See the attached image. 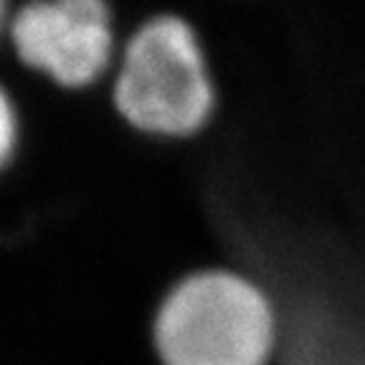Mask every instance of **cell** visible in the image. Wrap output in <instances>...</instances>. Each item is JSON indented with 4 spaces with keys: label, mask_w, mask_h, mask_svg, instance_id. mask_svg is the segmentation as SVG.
<instances>
[{
    "label": "cell",
    "mask_w": 365,
    "mask_h": 365,
    "mask_svg": "<svg viewBox=\"0 0 365 365\" xmlns=\"http://www.w3.org/2000/svg\"><path fill=\"white\" fill-rule=\"evenodd\" d=\"M158 365H272L282 314L272 292L236 267L180 274L150 317Z\"/></svg>",
    "instance_id": "cell-1"
},
{
    "label": "cell",
    "mask_w": 365,
    "mask_h": 365,
    "mask_svg": "<svg viewBox=\"0 0 365 365\" xmlns=\"http://www.w3.org/2000/svg\"><path fill=\"white\" fill-rule=\"evenodd\" d=\"M112 107L148 140H193L216 117L218 89L198 29L160 11L135 26L114 63Z\"/></svg>",
    "instance_id": "cell-2"
},
{
    "label": "cell",
    "mask_w": 365,
    "mask_h": 365,
    "mask_svg": "<svg viewBox=\"0 0 365 365\" xmlns=\"http://www.w3.org/2000/svg\"><path fill=\"white\" fill-rule=\"evenodd\" d=\"M18 58L63 89H86L114 68L117 23L102 0H38L13 16Z\"/></svg>",
    "instance_id": "cell-3"
},
{
    "label": "cell",
    "mask_w": 365,
    "mask_h": 365,
    "mask_svg": "<svg viewBox=\"0 0 365 365\" xmlns=\"http://www.w3.org/2000/svg\"><path fill=\"white\" fill-rule=\"evenodd\" d=\"M18 148V112L11 97L0 86V168L13 158Z\"/></svg>",
    "instance_id": "cell-4"
},
{
    "label": "cell",
    "mask_w": 365,
    "mask_h": 365,
    "mask_svg": "<svg viewBox=\"0 0 365 365\" xmlns=\"http://www.w3.org/2000/svg\"><path fill=\"white\" fill-rule=\"evenodd\" d=\"M6 3H0V29H3V23H6Z\"/></svg>",
    "instance_id": "cell-5"
}]
</instances>
